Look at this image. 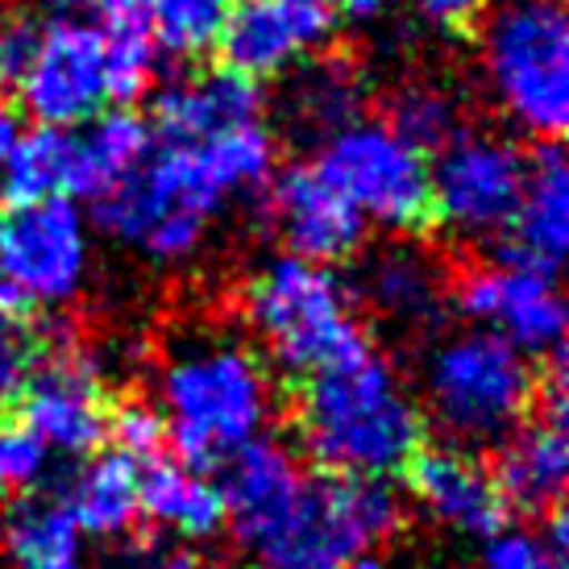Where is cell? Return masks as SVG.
Instances as JSON below:
<instances>
[{"mask_svg": "<svg viewBox=\"0 0 569 569\" xmlns=\"http://www.w3.org/2000/svg\"><path fill=\"white\" fill-rule=\"evenodd\" d=\"M296 425L325 475L391 478L425 449V408L375 346L303 379Z\"/></svg>", "mask_w": 569, "mask_h": 569, "instance_id": "obj_1", "label": "cell"}, {"mask_svg": "<svg viewBox=\"0 0 569 569\" xmlns=\"http://www.w3.org/2000/svg\"><path fill=\"white\" fill-rule=\"evenodd\" d=\"M159 399L174 458L212 475L270 420V375L238 337L196 329L179 337L159 370Z\"/></svg>", "mask_w": 569, "mask_h": 569, "instance_id": "obj_2", "label": "cell"}, {"mask_svg": "<svg viewBox=\"0 0 569 569\" xmlns=\"http://www.w3.org/2000/svg\"><path fill=\"white\" fill-rule=\"evenodd\" d=\"M233 196L208 142H162L133 171L92 200L96 224L112 241L138 246L154 262H179Z\"/></svg>", "mask_w": 569, "mask_h": 569, "instance_id": "obj_3", "label": "cell"}, {"mask_svg": "<svg viewBox=\"0 0 569 569\" xmlns=\"http://www.w3.org/2000/svg\"><path fill=\"white\" fill-rule=\"evenodd\" d=\"M403 503L387 478L303 475L296 499L241 545L253 569H353L399 528Z\"/></svg>", "mask_w": 569, "mask_h": 569, "instance_id": "obj_4", "label": "cell"}, {"mask_svg": "<svg viewBox=\"0 0 569 569\" xmlns=\"http://www.w3.org/2000/svg\"><path fill=\"white\" fill-rule=\"evenodd\" d=\"M246 317L291 379H312L370 346L353 317L349 287L329 267L296 253L258 267L246 283Z\"/></svg>", "mask_w": 569, "mask_h": 569, "instance_id": "obj_5", "label": "cell"}, {"mask_svg": "<svg viewBox=\"0 0 569 569\" xmlns=\"http://www.w3.org/2000/svg\"><path fill=\"white\" fill-rule=\"evenodd\" d=\"M425 408L458 445L507 441L537 408L540 375L499 332H453L428 349Z\"/></svg>", "mask_w": 569, "mask_h": 569, "instance_id": "obj_6", "label": "cell"}, {"mask_svg": "<svg viewBox=\"0 0 569 569\" xmlns=\"http://www.w3.org/2000/svg\"><path fill=\"white\" fill-rule=\"evenodd\" d=\"M482 71L499 109L540 142L569 126V17L561 0H503L482 30Z\"/></svg>", "mask_w": 569, "mask_h": 569, "instance_id": "obj_7", "label": "cell"}, {"mask_svg": "<svg viewBox=\"0 0 569 569\" xmlns=\"http://www.w3.org/2000/svg\"><path fill=\"white\" fill-rule=\"evenodd\" d=\"M317 171L349 204L391 233H416L432 224L428 154L403 142L387 121H353L320 142Z\"/></svg>", "mask_w": 569, "mask_h": 569, "instance_id": "obj_8", "label": "cell"}, {"mask_svg": "<svg viewBox=\"0 0 569 569\" xmlns=\"http://www.w3.org/2000/svg\"><path fill=\"white\" fill-rule=\"evenodd\" d=\"M432 179V221L461 241L499 238L520 204L528 154L511 138L461 129L428 162Z\"/></svg>", "mask_w": 569, "mask_h": 569, "instance_id": "obj_9", "label": "cell"}, {"mask_svg": "<svg viewBox=\"0 0 569 569\" xmlns=\"http://www.w3.org/2000/svg\"><path fill=\"white\" fill-rule=\"evenodd\" d=\"M92 246L76 200H38L0 221V283L26 308H59L80 296Z\"/></svg>", "mask_w": 569, "mask_h": 569, "instance_id": "obj_10", "label": "cell"}, {"mask_svg": "<svg viewBox=\"0 0 569 569\" xmlns=\"http://www.w3.org/2000/svg\"><path fill=\"white\" fill-rule=\"evenodd\" d=\"M21 112H30L38 126L76 129L92 121L109 104V67L104 42L92 17L59 13L42 26V42L33 63L17 83Z\"/></svg>", "mask_w": 569, "mask_h": 569, "instance_id": "obj_11", "label": "cell"}, {"mask_svg": "<svg viewBox=\"0 0 569 569\" xmlns=\"http://www.w3.org/2000/svg\"><path fill=\"white\" fill-rule=\"evenodd\" d=\"M17 408H21V425L59 453H92L109 428L100 366L67 341L59 346L42 341V353L21 387Z\"/></svg>", "mask_w": 569, "mask_h": 569, "instance_id": "obj_12", "label": "cell"}, {"mask_svg": "<svg viewBox=\"0 0 569 569\" xmlns=\"http://www.w3.org/2000/svg\"><path fill=\"white\" fill-rule=\"evenodd\" d=\"M332 4L320 0H238L221 30V59L246 80L287 76L296 63L312 59L332 33Z\"/></svg>", "mask_w": 569, "mask_h": 569, "instance_id": "obj_13", "label": "cell"}, {"mask_svg": "<svg viewBox=\"0 0 569 569\" xmlns=\"http://www.w3.org/2000/svg\"><path fill=\"white\" fill-rule=\"evenodd\" d=\"M461 317L490 325L503 341L520 353L549 358L566 341V300L557 291V279L532 274L516 267H478L453 291Z\"/></svg>", "mask_w": 569, "mask_h": 569, "instance_id": "obj_14", "label": "cell"}, {"mask_svg": "<svg viewBox=\"0 0 569 569\" xmlns=\"http://www.w3.org/2000/svg\"><path fill=\"white\" fill-rule=\"evenodd\" d=\"M270 217L283 233L287 250L296 258L337 267L362 250L366 221L341 191L317 171V162L291 167L274 179L270 191Z\"/></svg>", "mask_w": 569, "mask_h": 569, "instance_id": "obj_15", "label": "cell"}, {"mask_svg": "<svg viewBox=\"0 0 569 569\" xmlns=\"http://www.w3.org/2000/svg\"><path fill=\"white\" fill-rule=\"evenodd\" d=\"M408 482L416 503L432 520L466 537H495L511 511L495 482V470L482 458H475L466 445L420 449L408 461Z\"/></svg>", "mask_w": 569, "mask_h": 569, "instance_id": "obj_16", "label": "cell"}, {"mask_svg": "<svg viewBox=\"0 0 569 569\" xmlns=\"http://www.w3.org/2000/svg\"><path fill=\"white\" fill-rule=\"evenodd\" d=\"M569 246V167L557 142H545L528 159L520 204L511 212L507 229L499 233V262L532 274H549L566 262Z\"/></svg>", "mask_w": 569, "mask_h": 569, "instance_id": "obj_17", "label": "cell"}, {"mask_svg": "<svg viewBox=\"0 0 569 569\" xmlns=\"http://www.w3.org/2000/svg\"><path fill=\"white\" fill-rule=\"evenodd\" d=\"M253 121H262L258 80H246L229 67H212L159 88L150 129L162 142H208Z\"/></svg>", "mask_w": 569, "mask_h": 569, "instance_id": "obj_18", "label": "cell"}, {"mask_svg": "<svg viewBox=\"0 0 569 569\" xmlns=\"http://www.w3.org/2000/svg\"><path fill=\"white\" fill-rule=\"evenodd\" d=\"M300 482L303 470L287 445L267 441V437H253L250 445H241L221 466V482H217L224 499V520L233 523L238 545H250L296 499Z\"/></svg>", "mask_w": 569, "mask_h": 569, "instance_id": "obj_19", "label": "cell"}, {"mask_svg": "<svg viewBox=\"0 0 569 569\" xmlns=\"http://www.w3.org/2000/svg\"><path fill=\"white\" fill-rule=\"evenodd\" d=\"M569 420L566 416H537L532 425H520L503 441L495 482L503 490L507 507L545 516L561 503L569 482Z\"/></svg>", "mask_w": 569, "mask_h": 569, "instance_id": "obj_20", "label": "cell"}, {"mask_svg": "<svg viewBox=\"0 0 569 569\" xmlns=\"http://www.w3.org/2000/svg\"><path fill=\"white\" fill-rule=\"evenodd\" d=\"M362 100H366L362 71L349 63V59L325 54V59H312V63L303 59V67H296V76L283 83L279 117L291 129V138L329 142L337 129L353 126L362 117Z\"/></svg>", "mask_w": 569, "mask_h": 569, "instance_id": "obj_21", "label": "cell"}, {"mask_svg": "<svg viewBox=\"0 0 569 569\" xmlns=\"http://www.w3.org/2000/svg\"><path fill=\"white\" fill-rule=\"evenodd\" d=\"M154 150V129L129 109H104L71 129V200H100Z\"/></svg>", "mask_w": 569, "mask_h": 569, "instance_id": "obj_22", "label": "cell"}, {"mask_svg": "<svg viewBox=\"0 0 569 569\" xmlns=\"http://www.w3.org/2000/svg\"><path fill=\"white\" fill-rule=\"evenodd\" d=\"M138 487H142V466L109 449V453L83 461L80 470L67 478L59 499L71 511V520L80 523L83 537L121 540L133 532V523L142 516Z\"/></svg>", "mask_w": 569, "mask_h": 569, "instance_id": "obj_23", "label": "cell"}, {"mask_svg": "<svg viewBox=\"0 0 569 569\" xmlns=\"http://www.w3.org/2000/svg\"><path fill=\"white\" fill-rule=\"evenodd\" d=\"M142 466L138 503H142L146 520L183 540H208L221 532L224 499L212 475H200L179 458H150Z\"/></svg>", "mask_w": 569, "mask_h": 569, "instance_id": "obj_24", "label": "cell"}, {"mask_svg": "<svg viewBox=\"0 0 569 569\" xmlns=\"http://www.w3.org/2000/svg\"><path fill=\"white\" fill-rule=\"evenodd\" d=\"M362 296L382 317L403 325H428L441 317V262L420 246H382L362 262Z\"/></svg>", "mask_w": 569, "mask_h": 569, "instance_id": "obj_25", "label": "cell"}, {"mask_svg": "<svg viewBox=\"0 0 569 569\" xmlns=\"http://www.w3.org/2000/svg\"><path fill=\"white\" fill-rule=\"evenodd\" d=\"M0 545L13 569H88L83 532L59 495H21L0 516Z\"/></svg>", "mask_w": 569, "mask_h": 569, "instance_id": "obj_26", "label": "cell"}, {"mask_svg": "<svg viewBox=\"0 0 569 569\" xmlns=\"http://www.w3.org/2000/svg\"><path fill=\"white\" fill-rule=\"evenodd\" d=\"M83 17H92L104 42V67H109V100L129 104L146 96L159 71V42L150 33L142 0H88Z\"/></svg>", "mask_w": 569, "mask_h": 569, "instance_id": "obj_27", "label": "cell"}, {"mask_svg": "<svg viewBox=\"0 0 569 569\" xmlns=\"http://www.w3.org/2000/svg\"><path fill=\"white\" fill-rule=\"evenodd\" d=\"M54 196L71 200V129H26L13 154L0 162V200L21 208Z\"/></svg>", "mask_w": 569, "mask_h": 569, "instance_id": "obj_28", "label": "cell"}, {"mask_svg": "<svg viewBox=\"0 0 569 569\" xmlns=\"http://www.w3.org/2000/svg\"><path fill=\"white\" fill-rule=\"evenodd\" d=\"M159 50L174 59H200L221 42L229 0H142Z\"/></svg>", "mask_w": 569, "mask_h": 569, "instance_id": "obj_29", "label": "cell"}, {"mask_svg": "<svg viewBox=\"0 0 569 569\" xmlns=\"http://www.w3.org/2000/svg\"><path fill=\"white\" fill-rule=\"evenodd\" d=\"M387 126L396 129L403 142L416 146L420 154H437L445 142H453L461 133V109L437 83H411V88L391 96Z\"/></svg>", "mask_w": 569, "mask_h": 569, "instance_id": "obj_30", "label": "cell"}, {"mask_svg": "<svg viewBox=\"0 0 569 569\" xmlns=\"http://www.w3.org/2000/svg\"><path fill=\"white\" fill-rule=\"evenodd\" d=\"M38 353H42V337L26 325V312H0V416L17 408Z\"/></svg>", "mask_w": 569, "mask_h": 569, "instance_id": "obj_31", "label": "cell"}, {"mask_svg": "<svg viewBox=\"0 0 569 569\" xmlns=\"http://www.w3.org/2000/svg\"><path fill=\"white\" fill-rule=\"evenodd\" d=\"M104 437L117 441V453L133 458L138 466L150 458H162V445H167V420L154 403L146 399H126L121 408L109 411V428Z\"/></svg>", "mask_w": 569, "mask_h": 569, "instance_id": "obj_32", "label": "cell"}, {"mask_svg": "<svg viewBox=\"0 0 569 569\" xmlns=\"http://www.w3.org/2000/svg\"><path fill=\"white\" fill-rule=\"evenodd\" d=\"M50 449L21 420L0 416V495H21L47 475Z\"/></svg>", "mask_w": 569, "mask_h": 569, "instance_id": "obj_33", "label": "cell"}, {"mask_svg": "<svg viewBox=\"0 0 569 569\" xmlns=\"http://www.w3.org/2000/svg\"><path fill=\"white\" fill-rule=\"evenodd\" d=\"M478 569H566V553H557L540 532H507L487 537Z\"/></svg>", "mask_w": 569, "mask_h": 569, "instance_id": "obj_34", "label": "cell"}, {"mask_svg": "<svg viewBox=\"0 0 569 569\" xmlns=\"http://www.w3.org/2000/svg\"><path fill=\"white\" fill-rule=\"evenodd\" d=\"M42 26L47 21H38L33 13H0V83L4 88H17L26 67L33 63Z\"/></svg>", "mask_w": 569, "mask_h": 569, "instance_id": "obj_35", "label": "cell"}, {"mask_svg": "<svg viewBox=\"0 0 569 569\" xmlns=\"http://www.w3.org/2000/svg\"><path fill=\"white\" fill-rule=\"evenodd\" d=\"M487 0H416V9L441 30H470Z\"/></svg>", "mask_w": 569, "mask_h": 569, "instance_id": "obj_36", "label": "cell"}, {"mask_svg": "<svg viewBox=\"0 0 569 569\" xmlns=\"http://www.w3.org/2000/svg\"><path fill=\"white\" fill-rule=\"evenodd\" d=\"M121 569H204L188 549H129Z\"/></svg>", "mask_w": 569, "mask_h": 569, "instance_id": "obj_37", "label": "cell"}, {"mask_svg": "<svg viewBox=\"0 0 569 569\" xmlns=\"http://www.w3.org/2000/svg\"><path fill=\"white\" fill-rule=\"evenodd\" d=\"M21 133H26V117H21V109H17L13 100L0 96V162L13 154V146L21 142Z\"/></svg>", "mask_w": 569, "mask_h": 569, "instance_id": "obj_38", "label": "cell"}, {"mask_svg": "<svg viewBox=\"0 0 569 569\" xmlns=\"http://www.w3.org/2000/svg\"><path fill=\"white\" fill-rule=\"evenodd\" d=\"M349 4H353V9H358V13H375V9H382V4H387V0H349Z\"/></svg>", "mask_w": 569, "mask_h": 569, "instance_id": "obj_39", "label": "cell"}, {"mask_svg": "<svg viewBox=\"0 0 569 569\" xmlns=\"http://www.w3.org/2000/svg\"><path fill=\"white\" fill-rule=\"evenodd\" d=\"M320 4H332V9H337V0H320Z\"/></svg>", "mask_w": 569, "mask_h": 569, "instance_id": "obj_40", "label": "cell"}, {"mask_svg": "<svg viewBox=\"0 0 569 569\" xmlns=\"http://www.w3.org/2000/svg\"><path fill=\"white\" fill-rule=\"evenodd\" d=\"M0 221H4V212H0Z\"/></svg>", "mask_w": 569, "mask_h": 569, "instance_id": "obj_41", "label": "cell"}]
</instances>
